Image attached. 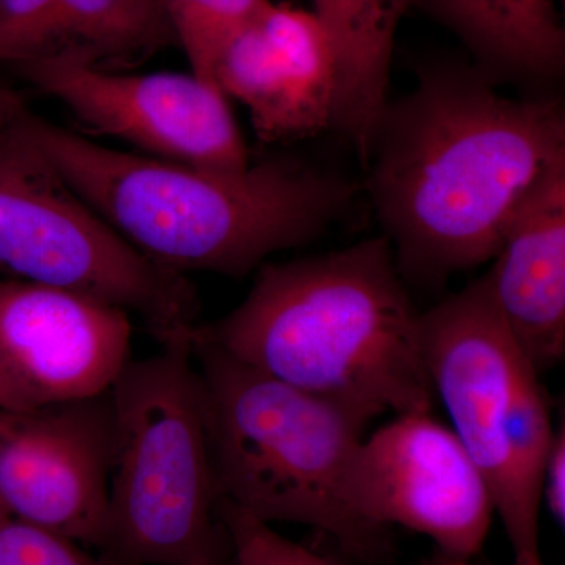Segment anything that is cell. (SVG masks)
I'll list each match as a JSON object with an SVG mask.
<instances>
[{
	"label": "cell",
	"instance_id": "cell-1",
	"mask_svg": "<svg viewBox=\"0 0 565 565\" xmlns=\"http://www.w3.org/2000/svg\"><path fill=\"white\" fill-rule=\"evenodd\" d=\"M364 163L404 281L435 288L492 262L526 196L565 166L564 107L505 98L484 70L441 63L386 104Z\"/></svg>",
	"mask_w": 565,
	"mask_h": 565
},
{
	"label": "cell",
	"instance_id": "cell-2",
	"mask_svg": "<svg viewBox=\"0 0 565 565\" xmlns=\"http://www.w3.org/2000/svg\"><path fill=\"white\" fill-rule=\"evenodd\" d=\"M22 131L134 248L173 273L241 278L321 236L353 185L294 159L217 170L104 147L22 111Z\"/></svg>",
	"mask_w": 565,
	"mask_h": 565
},
{
	"label": "cell",
	"instance_id": "cell-3",
	"mask_svg": "<svg viewBox=\"0 0 565 565\" xmlns=\"http://www.w3.org/2000/svg\"><path fill=\"white\" fill-rule=\"evenodd\" d=\"M422 315L385 237L263 264L232 313L189 333L262 373L351 408L434 412Z\"/></svg>",
	"mask_w": 565,
	"mask_h": 565
},
{
	"label": "cell",
	"instance_id": "cell-4",
	"mask_svg": "<svg viewBox=\"0 0 565 565\" xmlns=\"http://www.w3.org/2000/svg\"><path fill=\"white\" fill-rule=\"evenodd\" d=\"M215 481L223 500L264 523L322 531L363 559L385 537L353 515L348 487L370 419L193 340Z\"/></svg>",
	"mask_w": 565,
	"mask_h": 565
},
{
	"label": "cell",
	"instance_id": "cell-5",
	"mask_svg": "<svg viewBox=\"0 0 565 565\" xmlns=\"http://www.w3.org/2000/svg\"><path fill=\"white\" fill-rule=\"evenodd\" d=\"M110 399L115 437L102 559L233 565L191 340L129 362Z\"/></svg>",
	"mask_w": 565,
	"mask_h": 565
},
{
	"label": "cell",
	"instance_id": "cell-6",
	"mask_svg": "<svg viewBox=\"0 0 565 565\" xmlns=\"http://www.w3.org/2000/svg\"><path fill=\"white\" fill-rule=\"evenodd\" d=\"M422 326L435 401L484 476L515 565H544L542 471L555 429L541 373L505 329L482 277L423 313Z\"/></svg>",
	"mask_w": 565,
	"mask_h": 565
},
{
	"label": "cell",
	"instance_id": "cell-7",
	"mask_svg": "<svg viewBox=\"0 0 565 565\" xmlns=\"http://www.w3.org/2000/svg\"><path fill=\"white\" fill-rule=\"evenodd\" d=\"M18 118L0 131V274L117 305L162 344L185 340L200 307L191 281L115 232Z\"/></svg>",
	"mask_w": 565,
	"mask_h": 565
},
{
	"label": "cell",
	"instance_id": "cell-8",
	"mask_svg": "<svg viewBox=\"0 0 565 565\" xmlns=\"http://www.w3.org/2000/svg\"><path fill=\"white\" fill-rule=\"evenodd\" d=\"M18 70L93 131L140 154L217 170L252 163L225 93L193 73H111L76 55L39 58Z\"/></svg>",
	"mask_w": 565,
	"mask_h": 565
},
{
	"label": "cell",
	"instance_id": "cell-9",
	"mask_svg": "<svg viewBox=\"0 0 565 565\" xmlns=\"http://www.w3.org/2000/svg\"><path fill=\"white\" fill-rule=\"evenodd\" d=\"M348 497L373 533L384 537L390 526H403L460 559L481 552L494 515L484 476L433 412L396 415L363 438Z\"/></svg>",
	"mask_w": 565,
	"mask_h": 565
},
{
	"label": "cell",
	"instance_id": "cell-10",
	"mask_svg": "<svg viewBox=\"0 0 565 565\" xmlns=\"http://www.w3.org/2000/svg\"><path fill=\"white\" fill-rule=\"evenodd\" d=\"M131 330L117 305L0 281V407L35 411L109 393L128 366Z\"/></svg>",
	"mask_w": 565,
	"mask_h": 565
},
{
	"label": "cell",
	"instance_id": "cell-11",
	"mask_svg": "<svg viewBox=\"0 0 565 565\" xmlns=\"http://www.w3.org/2000/svg\"><path fill=\"white\" fill-rule=\"evenodd\" d=\"M114 437L110 392L35 411L0 407V505L99 548Z\"/></svg>",
	"mask_w": 565,
	"mask_h": 565
},
{
	"label": "cell",
	"instance_id": "cell-12",
	"mask_svg": "<svg viewBox=\"0 0 565 565\" xmlns=\"http://www.w3.org/2000/svg\"><path fill=\"white\" fill-rule=\"evenodd\" d=\"M215 84L247 107L263 140L302 139L332 126L337 62L313 11L270 2L223 52Z\"/></svg>",
	"mask_w": 565,
	"mask_h": 565
},
{
	"label": "cell",
	"instance_id": "cell-13",
	"mask_svg": "<svg viewBox=\"0 0 565 565\" xmlns=\"http://www.w3.org/2000/svg\"><path fill=\"white\" fill-rule=\"evenodd\" d=\"M482 280L539 373L565 355V166L526 196Z\"/></svg>",
	"mask_w": 565,
	"mask_h": 565
},
{
	"label": "cell",
	"instance_id": "cell-14",
	"mask_svg": "<svg viewBox=\"0 0 565 565\" xmlns=\"http://www.w3.org/2000/svg\"><path fill=\"white\" fill-rule=\"evenodd\" d=\"M172 43L161 0H0V63L76 55L104 66Z\"/></svg>",
	"mask_w": 565,
	"mask_h": 565
},
{
	"label": "cell",
	"instance_id": "cell-15",
	"mask_svg": "<svg viewBox=\"0 0 565 565\" xmlns=\"http://www.w3.org/2000/svg\"><path fill=\"white\" fill-rule=\"evenodd\" d=\"M337 62L332 126L366 162L386 109L397 25L414 0H313Z\"/></svg>",
	"mask_w": 565,
	"mask_h": 565
},
{
	"label": "cell",
	"instance_id": "cell-16",
	"mask_svg": "<svg viewBox=\"0 0 565 565\" xmlns=\"http://www.w3.org/2000/svg\"><path fill=\"white\" fill-rule=\"evenodd\" d=\"M459 36L490 77L552 81L565 62L556 0H414Z\"/></svg>",
	"mask_w": 565,
	"mask_h": 565
},
{
	"label": "cell",
	"instance_id": "cell-17",
	"mask_svg": "<svg viewBox=\"0 0 565 565\" xmlns=\"http://www.w3.org/2000/svg\"><path fill=\"white\" fill-rule=\"evenodd\" d=\"M270 0H161L174 41L191 63V73L215 84L223 52Z\"/></svg>",
	"mask_w": 565,
	"mask_h": 565
},
{
	"label": "cell",
	"instance_id": "cell-18",
	"mask_svg": "<svg viewBox=\"0 0 565 565\" xmlns=\"http://www.w3.org/2000/svg\"><path fill=\"white\" fill-rule=\"evenodd\" d=\"M233 550V565H341L278 534L269 523L218 500Z\"/></svg>",
	"mask_w": 565,
	"mask_h": 565
},
{
	"label": "cell",
	"instance_id": "cell-19",
	"mask_svg": "<svg viewBox=\"0 0 565 565\" xmlns=\"http://www.w3.org/2000/svg\"><path fill=\"white\" fill-rule=\"evenodd\" d=\"M0 565H110L77 542L11 514L0 505Z\"/></svg>",
	"mask_w": 565,
	"mask_h": 565
},
{
	"label": "cell",
	"instance_id": "cell-20",
	"mask_svg": "<svg viewBox=\"0 0 565 565\" xmlns=\"http://www.w3.org/2000/svg\"><path fill=\"white\" fill-rule=\"evenodd\" d=\"M542 503L546 504L556 525L565 523V429L564 424L555 429L544 471H542Z\"/></svg>",
	"mask_w": 565,
	"mask_h": 565
},
{
	"label": "cell",
	"instance_id": "cell-21",
	"mask_svg": "<svg viewBox=\"0 0 565 565\" xmlns=\"http://www.w3.org/2000/svg\"><path fill=\"white\" fill-rule=\"evenodd\" d=\"M25 109L24 96L11 88L0 87V131L17 120Z\"/></svg>",
	"mask_w": 565,
	"mask_h": 565
},
{
	"label": "cell",
	"instance_id": "cell-22",
	"mask_svg": "<svg viewBox=\"0 0 565 565\" xmlns=\"http://www.w3.org/2000/svg\"><path fill=\"white\" fill-rule=\"evenodd\" d=\"M422 565H476V564H471V559H460V557L446 556V555H441V553H438V555L430 557V559L424 561V563Z\"/></svg>",
	"mask_w": 565,
	"mask_h": 565
}]
</instances>
